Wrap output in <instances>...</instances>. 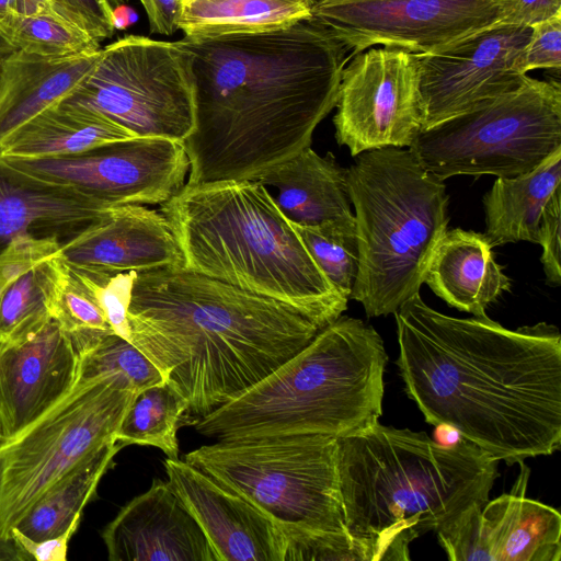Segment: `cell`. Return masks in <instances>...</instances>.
<instances>
[{
	"label": "cell",
	"mask_w": 561,
	"mask_h": 561,
	"mask_svg": "<svg viewBox=\"0 0 561 561\" xmlns=\"http://www.w3.org/2000/svg\"><path fill=\"white\" fill-rule=\"evenodd\" d=\"M102 378L118 379L136 393L164 380L157 366L135 344L114 333L79 354L76 383Z\"/></svg>",
	"instance_id": "d6a6232c"
},
{
	"label": "cell",
	"mask_w": 561,
	"mask_h": 561,
	"mask_svg": "<svg viewBox=\"0 0 561 561\" xmlns=\"http://www.w3.org/2000/svg\"><path fill=\"white\" fill-rule=\"evenodd\" d=\"M187 403L167 380L138 391L116 432V440L159 448L168 458H179L176 432L187 421Z\"/></svg>",
	"instance_id": "f546056e"
},
{
	"label": "cell",
	"mask_w": 561,
	"mask_h": 561,
	"mask_svg": "<svg viewBox=\"0 0 561 561\" xmlns=\"http://www.w3.org/2000/svg\"><path fill=\"white\" fill-rule=\"evenodd\" d=\"M64 101L96 111L136 137L184 141L195 125L193 55L181 41L125 36L102 48Z\"/></svg>",
	"instance_id": "8fae6325"
},
{
	"label": "cell",
	"mask_w": 561,
	"mask_h": 561,
	"mask_svg": "<svg viewBox=\"0 0 561 561\" xmlns=\"http://www.w3.org/2000/svg\"><path fill=\"white\" fill-rule=\"evenodd\" d=\"M67 267L65 286L53 319L81 354L114 332L93 291L71 266L67 264Z\"/></svg>",
	"instance_id": "836d02e7"
},
{
	"label": "cell",
	"mask_w": 561,
	"mask_h": 561,
	"mask_svg": "<svg viewBox=\"0 0 561 561\" xmlns=\"http://www.w3.org/2000/svg\"><path fill=\"white\" fill-rule=\"evenodd\" d=\"M102 48L67 57L16 50L0 66V141L44 110L67 99L98 62Z\"/></svg>",
	"instance_id": "cb8c5ba5"
},
{
	"label": "cell",
	"mask_w": 561,
	"mask_h": 561,
	"mask_svg": "<svg viewBox=\"0 0 561 561\" xmlns=\"http://www.w3.org/2000/svg\"><path fill=\"white\" fill-rule=\"evenodd\" d=\"M306 0H181L178 30L184 37L263 31L310 18Z\"/></svg>",
	"instance_id": "f1b7e54d"
},
{
	"label": "cell",
	"mask_w": 561,
	"mask_h": 561,
	"mask_svg": "<svg viewBox=\"0 0 561 561\" xmlns=\"http://www.w3.org/2000/svg\"><path fill=\"white\" fill-rule=\"evenodd\" d=\"M561 67V13L531 26L529 37L524 45L517 70L520 75L536 69H556Z\"/></svg>",
	"instance_id": "8d00e7d4"
},
{
	"label": "cell",
	"mask_w": 561,
	"mask_h": 561,
	"mask_svg": "<svg viewBox=\"0 0 561 561\" xmlns=\"http://www.w3.org/2000/svg\"><path fill=\"white\" fill-rule=\"evenodd\" d=\"M561 185V149L530 172L496 178L483 197L485 233L492 247L538 243L543 207Z\"/></svg>",
	"instance_id": "4316f807"
},
{
	"label": "cell",
	"mask_w": 561,
	"mask_h": 561,
	"mask_svg": "<svg viewBox=\"0 0 561 561\" xmlns=\"http://www.w3.org/2000/svg\"><path fill=\"white\" fill-rule=\"evenodd\" d=\"M123 447L122 443L112 442L67 472L36 500L14 527L34 540H42L59 536L81 520L84 506L95 495L102 477Z\"/></svg>",
	"instance_id": "83f0119b"
},
{
	"label": "cell",
	"mask_w": 561,
	"mask_h": 561,
	"mask_svg": "<svg viewBox=\"0 0 561 561\" xmlns=\"http://www.w3.org/2000/svg\"><path fill=\"white\" fill-rule=\"evenodd\" d=\"M180 41L193 55L195 80V125L184 140L188 185L255 180L310 146L350 60L309 18Z\"/></svg>",
	"instance_id": "7a4b0ae2"
},
{
	"label": "cell",
	"mask_w": 561,
	"mask_h": 561,
	"mask_svg": "<svg viewBox=\"0 0 561 561\" xmlns=\"http://www.w3.org/2000/svg\"><path fill=\"white\" fill-rule=\"evenodd\" d=\"M160 206L181 267L295 306L324 327L346 310L348 300L257 180L185 184Z\"/></svg>",
	"instance_id": "5b68a950"
},
{
	"label": "cell",
	"mask_w": 561,
	"mask_h": 561,
	"mask_svg": "<svg viewBox=\"0 0 561 561\" xmlns=\"http://www.w3.org/2000/svg\"><path fill=\"white\" fill-rule=\"evenodd\" d=\"M531 27L496 26L431 53H413L422 129L517 88L519 54Z\"/></svg>",
	"instance_id": "9a60e30c"
},
{
	"label": "cell",
	"mask_w": 561,
	"mask_h": 561,
	"mask_svg": "<svg viewBox=\"0 0 561 561\" xmlns=\"http://www.w3.org/2000/svg\"><path fill=\"white\" fill-rule=\"evenodd\" d=\"M101 536L110 561H220L169 481L160 479L123 506Z\"/></svg>",
	"instance_id": "d6986e66"
},
{
	"label": "cell",
	"mask_w": 561,
	"mask_h": 561,
	"mask_svg": "<svg viewBox=\"0 0 561 561\" xmlns=\"http://www.w3.org/2000/svg\"><path fill=\"white\" fill-rule=\"evenodd\" d=\"M561 185L558 186L546 203L540 220L538 243L542 248L540 257L547 283L561 285Z\"/></svg>",
	"instance_id": "f35d334b"
},
{
	"label": "cell",
	"mask_w": 561,
	"mask_h": 561,
	"mask_svg": "<svg viewBox=\"0 0 561 561\" xmlns=\"http://www.w3.org/2000/svg\"><path fill=\"white\" fill-rule=\"evenodd\" d=\"M0 34L16 50L42 57H67L100 49L89 34L53 12L0 16Z\"/></svg>",
	"instance_id": "4dcf8cb0"
},
{
	"label": "cell",
	"mask_w": 561,
	"mask_h": 561,
	"mask_svg": "<svg viewBox=\"0 0 561 561\" xmlns=\"http://www.w3.org/2000/svg\"><path fill=\"white\" fill-rule=\"evenodd\" d=\"M396 362L408 397L507 465L561 445V335L546 322L508 330L488 316L455 318L420 295L394 313Z\"/></svg>",
	"instance_id": "6da1fadb"
},
{
	"label": "cell",
	"mask_w": 561,
	"mask_h": 561,
	"mask_svg": "<svg viewBox=\"0 0 561 561\" xmlns=\"http://www.w3.org/2000/svg\"><path fill=\"white\" fill-rule=\"evenodd\" d=\"M130 341L195 421L239 397L323 328L289 304L179 267L136 272Z\"/></svg>",
	"instance_id": "3957f363"
},
{
	"label": "cell",
	"mask_w": 561,
	"mask_h": 561,
	"mask_svg": "<svg viewBox=\"0 0 561 561\" xmlns=\"http://www.w3.org/2000/svg\"><path fill=\"white\" fill-rule=\"evenodd\" d=\"M135 394L115 378L76 383L49 411L0 443V538L11 537L49 486L116 440Z\"/></svg>",
	"instance_id": "30bf717a"
},
{
	"label": "cell",
	"mask_w": 561,
	"mask_h": 561,
	"mask_svg": "<svg viewBox=\"0 0 561 561\" xmlns=\"http://www.w3.org/2000/svg\"><path fill=\"white\" fill-rule=\"evenodd\" d=\"M0 561H31L12 537L0 538Z\"/></svg>",
	"instance_id": "ee69618b"
},
{
	"label": "cell",
	"mask_w": 561,
	"mask_h": 561,
	"mask_svg": "<svg viewBox=\"0 0 561 561\" xmlns=\"http://www.w3.org/2000/svg\"><path fill=\"white\" fill-rule=\"evenodd\" d=\"M137 138L103 114L61 101L32 117L0 141V157L38 159L77 154Z\"/></svg>",
	"instance_id": "484cf974"
},
{
	"label": "cell",
	"mask_w": 561,
	"mask_h": 561,
	"mask_svg": "<svg viewBox=\"0 0 561 561\" xmlns=\"http://www.w3.org/2000/svg\"><path fill=\"white\" fill-rule=\"evenodd\" d=\"M499 0H314L309 20L325 28L350 59L382 46L410 53L448 47L490 27Z\"/></svg>",
	"instance_id": "7c38bea8"
},
{
	"label": "cell",
	"mask_w": 561,
	"mask_h": 561,
	"mask_svg": "<svg viewBox=\"0 0 561 561\" xmlns=\"http://www.w3.org/2000/svg\"><path fill=\"white\" fill-rule=\"evenodd\" d=\"M492 249L484 233L447 229L432 254L424 283L449 306L484 317L488 305L511 289V279Z\"/></svg>",
	"instance_id": "603a6c76"
},
{
	"label": "cell",
	"mask_w": 561,
	"mask_h": 561,
	"mask_svg": "<svg viewBox=\"0 0 561 561\" xmlns=\"http://www.w3.org/2000/svg\"><path fill=\"white\" fill-rule=\"evenodd\" d=\"M435 437L437 438L436 443L447 447L454 446L462 439L461 434L447 424L436 425Z\"/></svg>",
	"instance_id": "f6af8a7d"
},
{
	"label": "cell",
	"mask_w": 561,
	"mask_h": 561,
	"mask_svg": "<svg viewBox=\"0 0 561 561\" xmlns=\"http://www.w3.org/2000/svg\"><path fill=\"white\" fill-rule=\"evenodd\" d=\"M16 51L15 47L12 46L1 34H0V60Z\"/></svg>",
	"instance_id": "7dc6e473"
},
{
	"label": "cell",
	"mask_w": 561,
	"mask_h": 561,
	"mask_svg": "<svg viewBox=\"0 0 561 561\" xmlns=\"http://www.w3.org/2000/svg\"><path fill=\"white\" fill-rule=\"evenodd\" d=\"M282 213L293 222L305 226L324 222H353L347 190V170L328 152L318 154L310 146L274 165L259 176Z\"/></svg>",
	"instance_id": "d4e9b609"
},
{
	"label": "cell",
	"mask_w": 561,
	"mask_h": 561,
	"mask_svg": "<svg viewBox=\"0 0 561 561\" xmlns=\"http://www.w3.org/2000/svg\"><path fill=\"white\" fill-rule=\"evenodd\" d=\"M351 59L333 117L336 141L353 157L385 147L409 148L422 129L413 53L377 46Z\"/></svg>",
	"instance_id": "5bb4252c"
},
{
	"label": "cell",
	"mask_w": 561,
	"mask_h": 561,
	"mask_svg": "<svg viewBox=\"0 0 561 561\" xmlns=\"http://www.w3.org/2000/svg\"><path fill=\"white\" fill-rule=\"evenodd\" d=\"M47 2V1H46Z\"/></svg>",
	"instance_id": "db71d44e"
},
{
	"label": "cell",
	"mask_w": 561,
	"mask_h": 561,
	"mask_svg": "<svg viewBox=\"0 0 561 561\" xmlns=\"http://www.w3.org/2000/svg\"><path fill=\"white\" fill-rule=\"evenodd\" d=\"M80 525V520L76 522L65 533L59 536L34 540L24 535L20 529L13 527L11 537L20 546V548L36 561H66L69 541Z\"/></svg>",
	"instance_id": "60d3db41"
},
{
	"label": "cell",
	"mask_w": 561,
	"mask_h": 561,
	"mask_svg": "<svg viewBox=\"0 0 561 561\" xmlns=\"http://www.w3.org/2000/svg\"><path fill=\"white\" fill-rule=\"evenodd\" d=\"M168 481L197 520L220 561H283L277 524L184 459H164Z\"/></svg>",
	"instance_id": "ac0fdd59"
},
{
	"label": "cell",
	"mask_w": 561,
	"mask_h": 561,
	"mask_svg": "<svg viewBox=\"0 0 561 561\" xmlns=\"http://www.w3.org/2000/svg\"><path fill=\"white\" fill-rule=\"evenodd\" d=\"M346 170L359 251L350 299L368 317L388 316L420 295L447 230L446 185L409 148L363 151Z\"/></svg>",
	"instance_id": "52a82bcc"
},
{
	"label": "cell",
	"mask_w": 561,
	"mask_h": 561,
	"mask_svg": "<svg viewBox=\"0 0 561 561\" xmlns=\"http://www.w3.org/2000/svg\"><path fill=\"white\" fill-rule=\"evenodd\" d=\"M306 1H308V2H310V3L312 4V2H313L314 0H306Z\"/></svg>",
	"instance_id": "816d5d0a"
},
{
	"label": "cell",
	"mask_w": 561,
	"mask_h": 561,
	"mask_svg": "<svg viewBox=\"0 0 561 561\" xmlns=\"http://www.w3.org/2000/svg\"><path fill=\"white\" fill-rule=\"evenodd\" d=\"M56 238L22 237L0 254V343L22 339L54 318L67 276Z\"/></svg>",
	"instance_id": "7402d4cb"
},
{
	"label": "cell",
	"mask_w": 561,
	"mask_h": 561,
	"mask_svg": "<svg viewBox=\"0 0 561 561\" xmlns=\"http://www.w3.org/2000/svg\"><path fill=\"white\" fill-rule=\"evenodd\" d=\"M0 66H1V60H0Z\"/></svg>",
	"instance_id": "f5cc1de1"
},
{
	"label": "cell",
	"mask_w": 561,
	"mask_h": 561,
	"mask_svg": "<svg viewBox=\"0 0 561 561\" xmlns=\"http://www.w3.org/2000/svg\"><path fill=\"white\" fill-rule=\"evenodd\" d=\"M388 356L378 332L340 316L277 369L195 421L217 440L359 435L379 422Z\"/></svg>",
	"instance_id": "8992f818"
},
{
	"label": "cell",
	"mask_w": 561,
	"mask_h": 561,
	"mask_svg": "<svg viewBox=\"0 0 561 561\" xmlns=\"http://www.w3.org/2000/svg\"><path fill=\"white\" fill-rule=\"evenodd\" d=\"M561 13V0H499L497 16L490 27H531Z\"/></svg>",
	"instance_id": "ab89813d"
},
{
	"label": "cell",
	"mask_w": 561,
	"mask_h": 561,
	"mask_svg": "<svg viewBox=\"0 0 561 561\" xmlns=\"http://www.w3.org/2000/svg\"><path fill=\"white\" fill-rule=\"evenodd\" d=\"M69 266L81 276L93 291L113 332L130 341L128 308L136 272H117L93 267Z\"/></svg>",
	"instance_id": "d590c367"
},
{
	"label": "cell",
	"mask_w": 561,
	"mask_h": 561,
	"mask_svg": "<svg viewBox=\"0 0 561 561\" xmlns=\"http://www.w3.org/2000/svg\"><path fill=\"white\" fill-rule=\"evenodd\" d=\"M0 485H1V465H0Z\"/></svg>",
	"instance_id": "f907efd6"
},
{
	"label": "cell",
	"mask_w": 561,
	"mask_h": 561,
	"mask_svg": "<svg viewBox=\"0 0 561 561\" xmlns=\"http://www.w3.org/2000/svg\"><path fill=\"white\" fill-rule=\"evenodd\" d=\"M409 149L442 181L530 172L561 149L560 82L525 75L514 90L420 130Z\"/></svg>",
	"instance_id": "9c48e42d"
},
{
	"label": "cell",
	"mask_w": 561,
	"mask_h": 561,
	"mask_svg": "<svg viewBox=\"0 0 561 561\" xmlns=\"http://www.w3.org/2000/svg\"><path fill=\"white\" fill-rule=\"evenodd\" d=\"M73 266L146 272L182 266V255L165 216L145 205L114 206L60 249Z\"/></svg>",
	"instance_id": "ffe728a7"
},
{
	"label": "cell",
	"mask_w": 561,
	"mask_h": 561,
	"mask_svg": "<svg viewBox=\"0 0 561 561\" xmlns=\"http://www.w3.org/2000/svg\"><path fill=\"white\" fill-rule=\"evenodd\" d=\"M184 460L251 502L278 526L347 531L334 436L217 440L185 454Z\"/></svg>",
	"instance_id": "ba28073f"
},
{
	"label": "cell",
	"mask_w": 561,
	"mask_h": 561,
	"mask_svg": "<svg viewBox=\"0 0 561 561\" xmlns=\"http://www.w3.org/2000/svg\"><path fill=\"white\" fill-rule=\"evenodd\" d=\"M108 7L113 10L119 4L126 3L128 0H105Z\"/></svg>",
	"instance_id": "c3c4849f"
},
{
	"label": "cell",
	"mask_w": 561,
	"mask_h": 561,
	"mask_svg": "<svg viewBox=\"0 0 561 561\" xmlns=\"http://www.w3.org/2000/svg\"><path fill=\"white\" fill-rule=\"evenodd\" d=\"M112 19L114 28L123 31L137 22L138 14L131 7L123 3L112 10Z\"/></svg>",
	"instance_id": "7bdbcfd3"
},
{
	"label": "cell",
	"mask_w": 561,
	"mask_h": 561,
	"mask_svg": "<svg viewBox=\"0 0 561 561\" xmlns=\"http://www.w3.org/2000/svg\"><path fill=\"white\" fill-rule=\"evenodd\" d=\"M19 0H0V16L8 12H18Z\"/></svg>",
	"instance_id": "bcb514c9"
},
{
	"label": "cell",
	"mask_w": 561,
	"mask_h": 561,
	"mask_svg": "<svg viewBox=\"0 0 561 561\" xmlns=\"http://www.w3.org/2000/svg\"><path fill=\"white\" fill-rule=\"evenodd\" d=\"M50 12L82 30L99 43L112 37V9L105 0H46Z\"/></svg>",
	"instance_id": "74e56055"
},
{
	"label": "cell",
	"mask_w": 561,
	"mask_h": 561,
	"mask_svg": "<svg viewBox=\"0 0 561 561\" xmlns=\"http://www.w3.org/2000/svg\"><path fill=\"white\" fill-rule=\"evenodd\" d=\"M510 494L463 510L436 531L451 561H560L561 515L525 496L528 468Z\"/></svg>",
	"instance_id": "2e32d148"
},
{
	"label": "cell",
	"mask_w": 561,
	"mask_h": 561,
	"mask_svg": "<svg viewBox=\"0 0 561 561\" xmlns=\"http://www.w3.org/2000/svg\"><path fill=\"white\" fill-rule=\"evenodd\" d=\"M499 460L462 437L450 447L424 432L379 422L337 438V470L346 530L373 561L410 560L409 545L472 504H484Z\"/></svg>",
	"instance_id": "277c9868"
},
{
	"label": "cell",
	"mask_w": 561,
	"mask_h": 561,
	"mask_svg": "<svg viewBox=\"0 0 561 561\" xmlns=\"http://www.w3.org/2000/svg\"><path fill=\"white\" fill-rule=\"evenodd\" d=\"M294 229L319 268L347 300L358 273V239L355 221L313 226L291 221Z\"/></svg>",
	"instance_id": "1f68e13d"
},
{
	"label": "cell",
	"mask_w": 561,
	"mask_h": 561,
	"mask_svg": "<svg viewBox=\"0 0 561 561\" xmlns=\"http://www.w3.org/2000/svg\"><path fill=\"white\" fill-rule=\"evenodd\" d=\"M79 354L51 319L19 340L0 343V427L12 437L49 411L77 382Z\"/></svg>",
	"instance_id": "e0dca14e"
},
{
	"label": "cell",
	"mask_w": 561,
	"mask_h": 561,
	"mask_svg": "<svg viewBox=\"0 0 561 561\" xmlns=\"http://www.w3.org/2000/svg\"><path fill=\"white\" fill-rule=\"evenodd\" d=\"M113 207L25 172L0 157V254L22 237L56 238L64 243Z\"/></svg>",
	"instance_id": "44dd1931"
},
{
	"label": "cell",
	"mask_w": 561,
	"mask_h": 561,
	"mask_svg": "<svg viewBox=\"0 0 561 561\" xmlns=\"http://www.w3.org/2000/svg\"><path fill=\"white\" fill-rule=\"evenodd\" d=\"M4 439L1 427H0V443Z\"/></svg>",
	"instance_id": "681fc988"
},
{
	"label": "cell",
	"mask_w": 561,
	"mask_h": 561,
	"mask_svg": "<svg viewBox=\"0 0 561 561\" xmlns=\"http://www.w3.org/2000/svg\"><path fill=\"white\" fill-rule=\"evenodd\" d=\"M3 159L110 206L161 205L182 190L190 169L184 141L159 137L113 141L66 157Z\"/></svg>",
	"instance_id": "4fadbf2b"
},
{
	"label": "cell",
	"mask_w": 561,
	"mask_h": 561,
	"mask_svg": "<svg viewBox=\"0 0 561 561\" xmlns=\"http://www.w3.org/2000/svg\"><path fill=\"white\" fill-rule=\"evenodd\" d=\"M278 528L284 539L283 561H373L367 547L348 531Z\"/></svg>",
	"instance_id": "e575fe53"
},
{
	"label": "cell",
	"mask_w": 561,
	"mask_h": 561,
	"mask_svg": "<svg viewBox=\"0 0 561 561\" xmlns=\"http://www.w3.org/2000/svg\"><path fill=\"white\" fill-rule=\"evenodd\" d=\"M151 34L172 35L178 31L181 0H139Z\"/></svg>",
	"instance_id": "b9f144b4"
}]
</instances>
